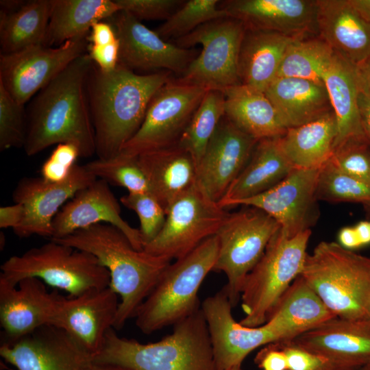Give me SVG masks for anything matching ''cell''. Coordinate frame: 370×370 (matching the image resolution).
Wrapping results in <instances>:
<instances>
[{
  "label": "cell",
  "mask_w": 370,
  "mask_h": 370,
  "mask_svg": "<svg viewBox=\"0 0 370 370\" xmlns=\"http://www.w3.org/2000/svg\"><path fill=\"white\" fill-rule=\"evenodd\" d=\"M232 308L222 289L201 304L209 329L216 370L242 365L256 349L286 341L283 332L271 320L257 327L243 325L234 319Z\"/></svg>",
  "instance_id": "obj_14"
},
{
  "label": "cell",
  "mask_w": 370,
  "mask_h": 370,
  "mask_svg": "<svg viewBox=\"0 0 370 370\" xmlns=\"http://www.w3.org/2000/svg\"><path fill=\"white\" fill-rule=\"evenodd\" d=\"M120 10L138 20L167 19L184 3L180 0H114Z\"/></svg>",
  "instance_id": "obj_45"
},
{
  "label": "cell",
  "mask_w": 370,
  "mask_h": 370,
  "mask_svg": "<svg viewBox=\"0 0 370 370\" xmlns=\"http://www.w3.org/2000/svg\"><path fill=\"white\" fill-rule=\"evenodd\" d=\"M45 284L36 278H25L17 286L0 280L1 343L14 342L50 325L61 295L48 292Z\"/></svg>",
  "instance_id": "obj_23"
},
{
  "label": "cell",
  "mask_w": 370,
  "mask_h": 370,
  "mask_svg": "<svg viewBox=\"0 0 370 370\" xmlns=\"http://www.w3.org/2000/svg\"><path fill=\"white\" fill-rule=\"evenodd\" d=\"M24 105L0 84V150L23 147L27 132Z\"/></svg>",
  "instance_id": "obj_41"
},
{
  "label": "cell",
  "mask_w": 370,
  "mask_h": 370,
  "mask_svg": "<svg viewBox=\"0 0 370 370\" xmlns=\"http://www.w3.org/2000/svg\"><path fill=\"white\" fill-rule=\"evenodd\" d=\"M330 161L343 173L370 186V143H350L334 149Z\"/></svg>",
  "instance_id": "obj_43"
},
{
  "label": "cell",
  "mask_w": 370,
  "mask_h": 370,
  "mask_svg": "<svg viewBox=\"0 0 370 370\" xmlns=\"http://www.w3.org/2000/svg\"><path fill=\"white\" fill-rule=\"evenodd\" d=\"M279 137L257 142L245 166L218 203L221 207H232L238 201L269 190L295 169L280 147Z\"/></svg>",
  "instance_id": "obj_28"
},
{
  "label": "cell",
  "mask_w": 370,
  "mask_h": 370,
  "mask_svg": "<svg viewBox=\"0 0 370 370\" xmlns=\"http://www.w3.org/2000/svg\"><path fill=\"white\" fill-rule=\"evenodd\" d=\"M24 207L21 204L14 203L11 206L0 208V227L12 228L18 227L24 218Z\"/></svg>",
  "instance_id": "obj_50"
},
{
  "label": "cell",
  "mask_w": 370,
  "mask_h": 370,
  "mask_svg": "<svg viewBox=\"0 0 370 370\" xmlns=\"http://www.w3.org/2000/svg\"><path fill=\"white\" fill-rule=\"evenodd\" d=\"M25 1L21 0H1L0 1L1 11L4 12H13L20 9Z\"/></svg>",
  "instance_id": "obj_56"
},
{
  "label": "cell",
  "mask_w": 370,
  "mask_h": 370,
  "mask_svg": "<svg viewBox=\"0 0 370 370\" xmlns=\"http://www.w3.org/2000/svg\"><path fill=\"white\" fill-rule=\"evenodd\" d=\"M0 356L18 370H84L92 361L71 336L53 325L1 343Z\"/></svg>",
  "instance_id": "obj_19"
},
{
  "label": "cell",
  "mask_w": 370,
  "mask_h": 370,
  "mask_svg": "<svg viewBox=\"0 0 370 370\" xmlns=\"http://www.w3.org/2000/svg\"><path fill=\"white\" fill-rule=\"evenodd\" d=\"M96 180L85 165L77 164L61 182H49L41 177L21 179L13 190L12 199L23 206L24 218L13 232L21 238L38 235L51 239L53 220L60 208Z\"/></svg>",
  "instance_id": "obj_15"
},
{
  "label": "cell",
  "mask_w": 370,
  "mask_h": 370,
  "mask_svg": "<svg viewBox=\"0 0 370 370\" xmlns=\"http://www.w3.org/2000/svg\"><path fill=\"white\" fill-rule=\"evenodd\" d=\"M92 64L86 52L39 91L27 116L23 149L27 156L63 143L77 145L80 158L95 153L87 93V79Z\"/></svg>",
  "instance_id": "obj_1"
},
{
  "label": "cell",
  "mask_w": 370,
  "mask_h": 370,
  "mask_svg": "<svg viewBox=\"0 0 370 370\" xmlns=\"http://www.w3.org/2000/svg\"><path fill=\"white\" fill-rule=\"evenodd\" d=\"M254 362L260 370H287L286 354L278 342L262 347Z\"/></svg>",
  "instance_id": "obj_48"
},
{
  "label": "cell",
  "mask_w": 370,
  "mask_h": 370,
  "mask_svg": "<svg viewBox=\"0 0 370 370\" xmlns=\"http://www.w3.org/2000/svg\"><path fill=\"white\" fill-rule=\"evenodd\" d=\"M224 116L223 92L208 90L177 143L190 153L197 165Z\"/></svg>",
  "instance_id": "obj_37"
},
{
  "label": "cell",
  "mask_w": 370,
  "mask_h": 370,
  "mask_svg": "<svg viewBox=\"0 0 370 370\" xmlns=\"http://www.w3.org/2000/svg\"><path fill=\"white\" fill-rule=\"evenodd\" d=\"M170 79L165 71L138 75L119 62L104 71L92 64L87 93L98 158L120 153L140 128L154 95Z\"/></svg>",
  "instance_id": "obj_2"
},
{
  "label": "cell",
  "mask_w": 370,
  "mask_h": 370,
  "mask_svg": "<svg viewBox=\"0 0 370 370\" xmlns=\"http://www.w3.org/2000/svg\"><path fill=\"white\" fill-rule=\"evenodd\" d=\"M258 141L223 117L197 169V182L211 199L219 203L223 199Z\"/></svg>",
  "instance_id": "obj_20"
},
{
  "label": "cell",
  "mask_w": 370,
  "mask_h": 370,
  "mask_svg": "<svg viewBox=\"0 0 370 370\" xmlns=\"http://www.w3.org/2000/svg\"><path fill=\"white\" fill-rule=\"evenodd\" d=\"M311 230L288 236L280 228L260 260L247 275L241 295L246 327L264 324L277 301L301 275Z\"/></svg>",
  "instance_id": "obj_8"
},
{
  "label": "cell",
  "mask_w": 370,
  "mask_h": 370,
  "mask_svg": "<svg viewBox=\"0 0 370 370\" xmlns=\"http://www.w3.org/2000/svg\"><path fill=\"white\" fill-rule=\"evenodd\" d=\"M227 370H243V369H242L241 365H236V366L230 367Z\"/></svg>",
  "instance_id": "obj_58"
},
{
  "label": "cell",
  "mask_w": 370,
  "mask_h": 370,
  "mask_svg": "<svg viewBox=\"0 0 370 370\" xmlns=\"http://www.w3.org/2000/svg\"><path fill=\"white\" fill-rule=\"evenodd\" d=\"M360 370H370V361L363 367H362Z\"/></svg>",
  "instance_id": "obj_59"
},
{
  "label": "cell",
  "mask_w": 370,
  "mask_h": 370,
  "mask_svg": "<svg viewBox=\"0 0 370 370\" xmlns=\"http://www.w3.org/2000/svg\"><path fill=\"white\" fill-rule=\"evenodd\" d=\"M220 7L246 29L304 36L317 27V3L311 0H230Z\"/></svg>",
  "instance_id": "obj_24"
},
{
  "label": "cell",
  "mask_w": 370,
  "mask_h": 370,
  "mask_svg": "<svg viewBox=\"0 0 370 370\" xmlns=\"http://www.w3.org/2000/svg\"><path fill=\"white\" fill-rule=\"evenodd\" d=\"M219 250L216 235L166 267L134 316L138 328L150 334L187 318L201 308L199 289L213 271Z\"/></svg>",
  "instance_id": "obj_6"
},
{
  "label": "cell",
  "mask_w": 370,
  "mask_h": 370,
  "mask_svg": "<svg viewBox=\"0 0 370 370\" xmlns=\"http://www.w3.org/2000/svg\"><path fill=\"white\" fill-rule=\"evenodd\" d=\"M318 201L359 203L370 209V186L343 173L330 160L319 171Z\"/></svg>",
  "instance_id": "obj_38"
},
{
  "label": "cell",
  "mask_w": 370,
  "mask_h": 370,
  "mask_svg": "<svg viewBox=\"0 0 370 370\" xmlns=\"http://www.w3.org/2000/svg\"><path fill=\"white\" fill-rule=\"evenodd\" d=\"M319 169H295L275 186L256 196L238 201L233 206H251L264 211L290 237L310 230L319 214L316 197Z\"/></svg>",
  "instance_id": "obj_16"
},
{
  "label": "cell",
  "mask_w": 370,
  "mask_h": 370,
  "mask_svg": "<svg viewBox=\"0 0 370 370\" xmlns=\"http://www.w3.org/2000/svg\"><path fill=\"white\" fill-rule=\"evenodd\" d=\"M208 90L170 79L154 95L140 128L120 153L138 156L177 144Z\"/></svg>",
  "instance_id": "obj_12"
},
{
  "label": "cell",
  "mask_w": 370,
  "mask_h": 370,
  "mask_svg": "<svg viewBox=\"0 0 370 370\" xmlns=\"http://www.w3.org/2000/svg\"><path fill=\"white\" fill-rule=\"evenodd\" d=\"M336 317H370V258L321 241L306 256L300 275Z\"/></svg>",
  "instance_id": "obj_5"
},
{
  "label": "cell",
  "mask_w": 370,
  "mask_h": 370,
  "mask_svg": "<svg viewBox=\"0 0 370 370\" xmlns=\"http://www.w3.org/2000/svg\"><path fill=\"white\" fill-rule=\"evenodd\" d=\"M280 227L264 211L245 206L230 212L216 234L219 250L213 271L225 273L227 283L222 290L232 307L241 299L247 275L260 260Z\"/></svg>",
  "instance_id": "obj_9"
},
{
  "label": "cell",
  "mask_w": 370,
  "mask_h": 370,
  "mask_svg": "<svg viewBox=\"0 0 370 370\" xmlns=\"http://www.w3.org/2000/svg\"><path fill=\"white\" fill-rule=\"evenodd\" d=\"M223 92L225 116L252 138L279 137L287 130L264 92L241 83Z\"/></svg>",
  "instance_id": "obj_31"
},
{
  "label": "cell",
  "mask_w": 370,
  "mask_h": 370,
  "mask_svg": "<svg viewBox=\"0 0 370 370\" xmlns=\"http://www.w3.org/2000/svg\"><path fill=\"white\" fill-rule=\"evenodd\" d=\"M358 106L364 132L370 142V90L363 84L360 77Z\"/></svg>",
  "instance_id": "obj_51"
},
{
  "label": "cell",
  "mask_w": 370,
  "mask_h": 370,
  "mask_svg": "<svg viewBox=\"0 0 370 370\" xmlns=\"http://www.w3.org/2000/svg\"><path fill=\"white\" fill-rule=\"evenodd\" d=\"M107 21L119 40V63L130 69H164L181 76L198 55L162 39L127 12L120 10Z\"/></svg>",
  "instance_id": "obj_17"
},
{
  "label": "cell",
  "mask_w": 370,
  "mask_h": 370,
  "mask_svg": "<svg viewBox=\"0 0 370 370\" xmlns=\"http://www.w3.org/2000/svg\"><path fill=\"white\" fill-rule=\"evenodd\" d=\"M218 0H189L183 4L156 31L164 40L180 38L210 21L227 17Z\"/></svg>",
  "instance_id": "obj_39"
},
{
  "label": "cell",
  "mask_w": 370,
  "mask_h": 370,
  "mask_svg": "<svg viewBox=\"0 0 370 370\" xmlns=\"http://www.w3.org/2000/svg\"><path fill=\"white\" fill-rule=\"evenodd\" d=\"M337 135L333 111L304 125L288 129L278 138L295 169H319L332 158Z\"/></svg>",
  "instance_id": "obj_32"
},
{
  "label": "cell",
  "mask_w": 370,
  "mask_h": 370,
  "mask_svg": "<svg viewBox=\"0 0 370 370\" xmlns=\"http://www.w3.org/2000/svg\"><path fill=\"white\" fill-rule=\"evenodd\" d=\"M229 213L197 182L169 206L161 231L143 250L171 260L181 258L216 235Z\"/></svg>",
  "instance_id": "obj_11"
},
{
  "label": "cell",
  "mask_w": 370,
  "mask_h": 370,
  "mask_svg": "<svg viewBox=\"0 0 370 370\" xmlns=\"http://www.w3.org/2000/svg\"><path fill=\"white\" fill-rule=\"evenodd\" d=\"M84 370H127L118 365L103 364L91 362L86 366Z\"/></svg>",
  "instance_id": "obj_57"
},
{
  "label": "cell",
  "mask_w": 370,
  "mask_h": 370,
  "mask_svg": "<svg viewBox=\"0 0 370 370\" xmlns=\"http://www.w3.org/2000/svg\"><path fill=\"white\" fill-rule=\"evenodd\" d=\"M120 201L138 215L140 221L138 230L144 247L161 231L166 220L164 208L150 193H128L120 198Z\"/></svg>",
  "instance_id": "obj_42"
},
{
  "label": "cell",
  "mask_w": 370,
  "mask_h": 370,
  "mask_svg": "<svg viewBox=\"0 0 370 370\" xmlns=\"http://www.w3.org/2000/svg\"><path fill=\"white\" fill-rule=\"evenodd\" d=\"M334 317H336L299 275L277 301L267 320L273 321L291 341Z\"/></svg>",
  "instance_id": "obj_33"
},
{
  "label": "cell",
  "mask_w": 370,
  "mask_h": 370,
  "mask_svg": "<svg viewBox=\"0 0 370 370\" xmlns=\"http://www.w3.org/2000/svg\"><path fill=\"white\" fill-rule=\"evenodd\" d=\"M119 40L110 45L98 46L88 44L87 53L92 62L101 70L110 71L119 62Z\"/></svg>",
  "instance_id": "obj_47"
},
{
  "label": "cell",
  "mask_w": 370,
  "mask_h": 370,
  "mask_svg": "<svg viewBox=\"0 0 370 370\" xmlns=\"http://www.w3.org/2000/svg\"><path fill=\"white\" fill-rule=\"evenodd\" d=\"M354 229L361 247L370 244V221H360Z\"/></svg>",
  "instance_id": "obj_53"
},
{
  "label": "cell",
  "mask_w": 370,
  "mask_h": 370,
  "mask_svg": "<svg viewBox=\"0 0 370 370\" xmlns=\"http://www.w3.org/2000/svg\"><path fill=\"white\" fill-rule=\"evenodd\" d=\"M120 11L112 0H53L43 45L58 47L88 33L97 22Z\"/></svg>",
  "instance_id": "obj_34"
},
{
  "label": "cell",
  "mask_w": 370,
  "mask_h": 370,
  "mask_svg": "<svg viewBox=\"0 0 370 370\" xmlns=\"http://www.w3.org/2000/svg\"><path fill=\"white\" fill-rule=\"evenodd\" d=\"M264 93L287 130L333 111L324 84L309 79L278 77Z\"/></svg>",
  "instance_id": "obj_29"
},
{
  "label": "cell",
  "mask_w": 370,
  "mask_h": 370,
  "mask_svg": "<svg viewBox=\"0 0 370 370\" xmlns=\"http://www.w3.org/2000/svg\"><path fill=\"white\" fill-rule=\"evenodd\" d=\"M53 0L27 1L13 12H0L1 54L42 45Z\"/></svg>",
  "instance_id": "obj_35"
},
{
  "label": "cell",
  "mask_w": 370,
  "mask_h": 370,
  "mask_svg": "<svg viewBox=\"0 0 370 370\" xmlns=\"http://www.w3.org/2000/svg\"><path fill=\"white\" fill-rule=\"evenodd\" d=\"M95 256L109 271L110 287L120 301L114 328L134 318L171 260L136 249L127 237L110 224L99 223L52 239Z\"/></svg>",
  "instance_id": "obj_3"
},
{
  "label": "cell",
  "mask_w": 370,
  "mask_h": 370,
  "mask_svg": "<svg viewBox=\"0 0 370 370\" xmlns=\"http://www.w3.org/2000/svg\"><path fill=\"white\" fill-rule=\"evenodd\" d=\"M356 67L360 79L370 90V56L362 64Z\"/></svg>",
  "instance_id": "obj_54"
},
{
  "label": "cell",
  "mask_w": 370,
  "mask_h": 370,
  "mask_svg": "<svg viewBox=\"0 0 370 370\" xmlns=\"http://www.w3.org/2000/svg\"><path fill=\"white\" fill-rule=\"evenodd\" d=\"M118 40L112 25L103 21L93 24L88 36V44L98 46L110 45Z\"/></svg>",
  "instance_id": "obj_49"
},
{
  "label": "cell",
  "mask_w": 370,
  "mask_h": 370,
  "mask_svg": "<svg viewBox=\"0 0 370 370\" xmlns=\"http://www.w3.org/2000/svg\"><path fill=\"white\" fill-rule=\"evenodd\" d=\"M325 358L334 370H360L370 361V320L330 319L291 340Z\"/></svg>",
  "instance_id": "obj_22"
},
{
  "label": "cell",
  "mask_w": 370,
  "mask_h": 370,
  "mask_svg": "<svg viewBox=\"0 0 370 370\" xmlns=\"http://www.w3.org/2000/svg\"><path fill=\"white\" fill-rule=\"evenodd\" d=\"M245 33L239 21L224 17L201 25L188 34L175 40L177 46L190 49L201 45L202 49L177 81L223 91L241 83L239 55Z\"/></svg>",
  "instance_id": "obj_10"
},
{
  "label": "cell",
  "mask_w": 370,
  "mask_h": 370,
  "mask_svg": "<svg viewBox=\"0 0 370 370\" xmlns=\"http://www.w3.org/2000/svg\"><path fill=\"white\" fill-rule=\"evenodd\" d=\"M97 179L126 188L128 193H150L147 180L139 164L138 156L119 153L108 158H97L84 164Z\"/></svg>",
  "instance_id": "obj_40"
},
{
  "label": "cell",
  "mask_w": 370,
  "mask_h": 370,
  "mask_svg": "<svg viewBox=\"0 0 370 370\" xmlns=\"http://www.w3.org/2000/svg\"><path fill=\"white\" fill-rule=\"evenodd\" d=\"M354 7L370 21V0H350Z\"/></svg>",
  "instance_id": "obj_55"
},
{
  "label": "cell",
  "mask_w": 370,
  "mask_h": 370,
  "mask_svg": "<svg viewBox=\"0 0 370 370\" xmlns=\"http://www.w3.org/2000/svg\"><path fill=\"white\" fill-rule=\"evenodd\" d=\"M118 296L110 286L77 297L61 296L50 325L71 336L93 360L101 349L108 330L114 328Z\"/></svg>",
  "instance_id": "obj_18"
},
{
  "label": "cell",
  "mask_w": 370,
  "mask_h": 370,
  "mask_svg": "<svg viewBox=\"0 0 370 370\" xmlns=\"http://www.w3.org/2000/svg\"><path fill=\"white\" fill-rule=\"evenodd\" d=\"M369 320H370V317H369Z\"/></svg>",
  "instance_id": "obj_60"
},
{
  "label": "cell",
  "mask_w": 370,
  "mask_h": 370,
  "mask_svg": "<svg viewBox=\"0 0 370 370\" xmlns=\"http://www.w3.org/2000/svg\"><path fill=\"white\" fill-rule=\"evenodd\" d=\"M108 184L97 179L64 204L53 220L51 239L62 238L79 230L103 222L120 230L136 249L143 250L139 230L122 218L120 205Z\"/></svg>",
  "instance_id": "obj_21"
},
{
  "label": "cell",
  "mask_w": 370,
  "mask_h": 370,
  "mask_svg": "<svg viewBox=\"0 0 370 370\" xmlns=\"http://www.w3.org/2000/svg\"><path fill=\"white\" fill-rule=\"evenodd\" d=\"M301 37L245 29L239 55L240 82L264 92L277 77L289 45Z\"/></svg>",
  "instance_id": "obj_30"
},
{
  "label": "cell",
  "mask_w": 370,
  "mask_h": 370,
  "mask_svg": "<svg viewBox=\"0 0 370 370\" xmlns=\"http://www.w3.org/2000/svg\"><path fill=\"white\" fill-rule=\"evenodd\" d=\"M287 359V370H334L325 358L299 347L291 341L278 342Z\"/></svg>",
  "instance_id": "obj_46"
},
{
  "label": "cell",
  "mask_w": 370,
  "mask_h": 370,
  "mask_svg": "<svg viewBox=\"0 0 370 370\" xmlns=\"http://www.w3.org/2000/svg\"><path fill=\"white\" fill-rule=\"evenodd\" d=\"M138 160L150 193L165 212L177 197L197 183V163L190 153L177 144L143 153Z\"/></svg>",
  "instance_id": "obj_27"
},
{
  "label": "cell",
  "mask_w": 370,
  "mask_h": 370,
  "mask_svg": "<svg viewBox=\"0 0 370 370\" xmlns=\"http://www.w3.org/2000/svg\"><path fill=\"white\" fill-rule=\"evenodd\" d=\"M335 52L323 39L299 38L288 47L278 77L301 78L323 83V75Z\"/></svg>",
  "instance_id": "obj_36"
},
{
  "label": "cell",
  "mask_w": 370,
  "mask_h": 370,
  "mask_svg": "<svg viewBox=\"0 0 370 370\" xmlns=\"http://www.w3.org/2000/svg\"><path fill=\"white\" fill-rule=\"evenodd\" d=\"M79 157V150L75 144H58L41 166V177L52 183L64 181L71 174Z\"/></svg>",
  "instance_id": "obj_44"
},
{
  "label": "cell",
  "mask_w": 370,
  "mask_h": 370,
  "mask_svg": "<svg viewBox=\"0 0 370 370\" xmlns=\"http://www.w3.org/2000/svg\"><path fill=\"white\" fill-rule=\"evenodd\" d=\"M89 32L58 47L40 45L1 54L0 84L17 102L24 105L71 62L87 52Z\"/></svg>",
  "instance_id": "obj_13"
},
{
  "label": "cell",
  "mask_w": 370,
  "mask_h": 370,
  "mask_svg": "<svg viewBox=\"0 0 370 370\" xmlns=\"http://www.w3.org/2000/svg\"><path fill=\"white\" fill-rule=\"evenodd\" d=\"M27 278L63 290L70 297L110 286L108 269L92 254L50 239L1 266L0 280L14 286Z\"/></svg>",
  "instance_id": "obj_7"
},
{
  "label": "cell",
  "mask_w": 370,
  "mask_h": 370,
  "mask_svg": "<svg viewBox=\"0 0 370 370\" xmlns=\"http://www.w3.org/2000/svg\"><path fill=\"white\" fill-rule=\"evenodd\" d=\"M161 340L142 343L108 330L92 362L127 370H216L213 347L201 308L175 324Z\"/></svg>",
  "instance_id": "obj_4"
},
{
  "label": "cell",
  "mask_w": 370,
  "mask_h": 370,
  "mask_svg": "<svg viewBox=\"0 0 370 370\" xmlns=\"http://www.w3.org/2000/svg\"><path fill=\"white\" fill-rule=\"evenodd\" d=\"M322 80L336 120L334 149L350 143H370L359 114L360 77L357 67L335 53Z\"/></svg>",
  "instance_id": "obj_26"
},
{
  "label": "cell",
  "mask_w": 370,
  "mask_h": 370,
  "mask_svg": "<svg viewBox=\"0 0 370 370\" xmlns=\"http://www.w3.org/2000/svg\"><path fill=\"white\" fill-rule=\"evenodd\" d=\"M316 25L321 39L356 66L370 56V21L350 0H317Z\"/></svg>",
  "instance_id": "obj_25"
},
{
  "label": "cell",
  "mask_w": 370,
  "mask_h": 370,
  "mask_svg": "<svg viewBox=\"0 0 370 370\" xmlns=\"http://www.w3.org/2000/svg\"><path fill=\"white\" fill-rule=\"evenodd\" d=\"M338 244L348 250H353L361 247L356 235L354 227H345L342 228L338 235Z\"/></svg>",
  "instance_id": "obj_52"
}]
</instances>
